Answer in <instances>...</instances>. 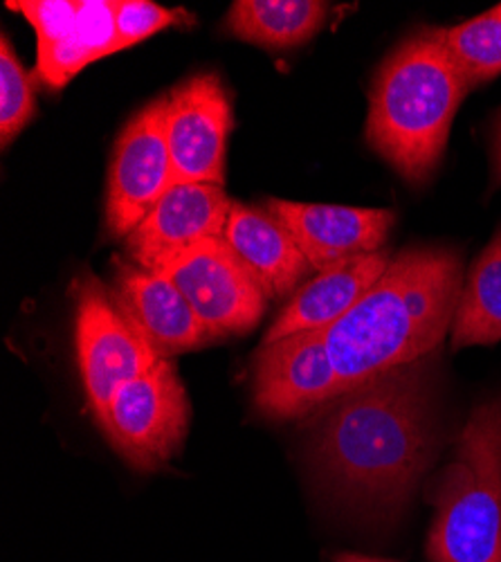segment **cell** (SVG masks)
Segmentation results:
<instances>
[{
	"label": "cell",
	"instance_id": "19",
	"mask_svg": "<svg viewBox=\"0 0 501 562\" xmlns=\"http://www.w3.org/2000/svg\"><path fill=\"white\" fill-rule=\"evenodd\" d=\"M468 92L501 75V3L452 27H434Z\"/></svg>",
	"mask_w": 501,
	"mask_h": 562
},
{
	"label": "cell",
	"instance_id": "20",
	"mask_svg": "<svg viewBox=\"0 0 501 562\" xmlns=\"http://www.w3.org/2000/svg\"><path fill=\"white\" fill-rule=\"evenodd\" d=\"M34 115V79L19 61L10 36L3 34V43H0V143L3 149L10 147Z\"/></svg>",
	"mask_w": 501,
	"mask_h": 562
},
{
	"label": "cell",
	"instance_id": "18",
	"mask_svg": "<svg viewBox=\"0 0 501 562\" xmlns=\"http://www.w3.org/2000/svg\"><path fill=\"white\" fill-rule=\"evenodd\" d=\"M501 340V227L475 259L449 329L452 349L492 347Z\"/></svg>",
	"mask_w": 501,
	"mask_h": 562
},
{
	"label": "cell",
	"instance_id": "17",
	"mask_svg": "<svg viewBox=\"0 0 501 562\" xmlns=\"http://www.w3.org/2000/svg\"><path fill=\"white\" fill-rule=\"evenodd\" d=\"M329 5L317 0H237L227 14L232 36L267 50L297 48L322 30Z\"/></svg>",
	"mask_w": 501,
	"mask_h": 562
},
{
	"label": "cell",
	"instance_id": "16",
	"mask_svg": "<svg viewBox=\"0 0 501 562\" xmlns=\"http://www.w3.org/2000/svg\"><path fill=\"white\" fill-rule=\"evenodd\" d=\"M223 239L267 300L295 295L301 281L312 272L293 234L265 207L232 201Z\"/></svg>",
	"mask_w": 501,
	"mask_h": 562
},
{
	"label": "cell",
	"instance_id": "5",
	"mask_svg": "<svg viewBox=\"0 0 501 562\" xmlns=\"http://www.w3.org/2000/svg\"><path fill=\"white\" fill-rule=\"evenodd\" d=\"M75 304L77 367L88 409L98 420L113 394L140 379L160 356L98 277L77 281Z\"/></svg>",
	"mask_w": 501,
	"mask_h": 562
},
{
	"label": "cell",
	"instance_id": "7",
	"mask_svg": "<svg viewBox=\"0 0 501 562\" xmlns=\"http://www.w3.org/2000/svg\"><path fill=\"white\" fill-rule=\"evenodd\" d=\"M169 95L149 102L122 128L106 194V227L111 237H128L173 184L167 145Z\"/></svg>",
	"mask_w": 501,
	"mask_h": 562
},
{
	"label": "cell",
	"instance_id": "12",
	"mask_svg": "<svg viewBox=\"0 0 501 562\" xmlns=\"http://www.w3.org/2000/svg\"><path fill=\"white\" fill-rule=\"evenodd\" d=\"M232 201L212 182L171 184L145 221L126 237L133 263L160 272L180 255L220 239Z\"/></svg>",
	"mask_w": 501,
	"mask_h": 562
},
{
	"label": "cell",
	"instance_id": "15",
	"mask_svg": "<svg viewBox=\"0 0 501 562\" xmlns=\"http://www.w3.org/2000/svg\"><path fill=\"white\" fill-rule=\"evenodd\" d=\"M391 250L383 248L372 255L338 261L317 270L312 279L288 300L280 317L265 331L263 345L301 331H324L346 315L383 277L391 261Z\"/></svg>",
	"mask_w": 501,
	"mask_h": 562
},
{
	"label": "cell",
	"instance_id": "13",
	"mask_svg": "<svg viewBox=\"0 0 501 562\" xmlns=\"http://www.w3.org/2000/svg\"><path fill=\"white\" fill-rule=\"evenodd\" d=\"M265 212L275 216L297 241L312 266L324 270L338 261L387 248L396 214L391 210L344 207L267 199Z\"/></svg>",
	"mask_w": 501,
	"mask_h": 562
},
{
	"label": "cell",
	"instance_id": "1",
	"mask_svg": "<svg viewBox=\"0 0 501 562\" xmlns=\"http://www.w3.org/2000/svg\"><path fill=\"white\" fill-rule=\"evenodd\" d=\"M436 448L434 381L423 358L324 405L310 459L335 502L372 522H389L412 502Z\"/></svg>",
	"mask_w": 501,
	"mask_h": 562
},
{
	"label": "cell",
	"instance_id": "9",
	"mask_svg": "<svg viewBox=\"0 0 501 562\" xmlns=\"http://www.w3.org/2000/svg\"><path fill=\"white\" fill-rule=\"evenodd\" d=\"M185 295L214 340L252 331L267 297L225 239H209L160 270Z\"/></svg>",
	"mask_w": 501,
	"mask_h": 562
},
{
	"label": "cell",
	"instance_id": "10",
	"mask_svg": "<svg viewBox=\"0 0 501 562\" xmlns=\"http://www.w3.org/2000/svg\"><path fill=\"white\" fill-rule=\"evenodd\" d=\"M340 396L324 331H301L261 345L252 364V401L261 416L297 420Z\"/></svg>",
	"mask_w": 501,
	"mask_h": 562
},
{
	"label": "cell",
	"instance_id": "3",
	"mask_svg": "<svg viewBox=\"0 0 501 562\" xmlns=\"http://www.w3.org/2000/svg\"><path fill=\"white\" fill-rule=\"evenodd\" d=\"M468 88L452 66L434 27L405 38L380 64L369 90L367 145L409 184L436 171L452 120Z\"/></svg>",
	"mask_w": 501,
	"mask_h": 562
},
{
	"label": "cell",
	"instance_id": "11",
	"mask_svg": "<svg viewBox=\"0 0 501 562\" xmlns=\"http://www.w3.org/2000/svg\"><path fill=\"white\" fill-rule=\"evenodd\" d=\"M232 131L230 95L218 75L201 72L169 92L167 145L173 184L225 187L227 135Z\"/></svg>",
	"mask_w": 501,
	"mask_h": 562
},
{
	"label": "cell",
	"instance_id": "23",
	"mask_svg": "<svg viewBox=\"0 0 501 562\" xmlns=\"http://www.w3.org/2000/svg\"><path fill=\"white\" fill-rule=\"evenodd\" d=\"M333 562H396L387 558H376V555H362V553H338Z\"/></svg>",
	"mask_w": 501,
	"mask_h": 562
},
{
	"label": "cell",
	"instance_id": "21",
	"mask_svg": "<svg viewBox=\"0 0 501 562\" xmlns=\"http://www.w3.org/2000/svg\"><path fill=\"white\" fill-rule=\"evenodd\" d=\"M180 19L192 21L185 12L167 10L162 5L149 3V0H119L115 10L117 53L130 48L135 43H143L156 32L180 25Z\"/></svg>",
	"mask_w": 501,
	"mask_h": 562
},
{
	"label": "cell",
	"instance_id": "8",
	"mask_svg": "<svg viewBox=\"0 0 501 562\" xmlns=\"http://www.w3.org/2000/svg\"><path fill=\"white\" fill-rule=\"evenodd\" d=\"M36 32L38 64L34 77L48 88H64L86 66L117 53L115 0H19L8 3Z\"/></svg>",
	"mask_w": 501,
	"mask_h": 562
},
{
	"label": "cell",
	"instance_id": "2",
	"mask_svg": "<svg viewBox=\"0 0 501 562\" xmlns=\"http://www.w3.org/2000/svg\"><path fill=\"white\" fill-rule=\"evenodd\" d=\"M464 289L462 255L405 248L346 315L324 329L340 394L432 353L449 334Z\"/></svg>",
	"mask_w": 501,
	"mask_h": 562
},
{
	"label": "cell",
	"instance_id": "6",
	"mask_svg": "<svg viewBox=\"0 0 501 562\" xmlns=\"http://www.w3.org/2000/svg\"><path fill=\"white\" fill-rule=\"evenodd\" d=\"M190 420L187 392L173 362L160 358L140 379L113 394L98 424L130 468L153 473L180 450Z\"/></svg>",
	"mask_w": 501,
	"mask_h": 562
},
{
	"label": "cell",
	"instance_id": "22",
	"mask_svg": "<svg viewBox=\"0 0 501 562\" xmlns=\"http://www.w3.org/2000/svg\"><path fill=\"white\" fill-rule=\"evenodd\" d=\"M492 176L494 182H501V113L492 131Z\"/></svg>",
	"mask_w": 501,
	"mask_h": 562
},
{
	"label": "cell",
	"instance_id": "14",
	"mask_svg": "<svg viewBox=\"0 0 501 562\" xmlns=\"http://www.w3.org/2000/svg\"><path fill=\"white\" fill-rule=\"evenodd\" d=\"M113 295L160 358L201 349L214 340L173 281L128 259L113 261Z\"/></svg>",
	"mask_w": 501,
	"mask_h": 562
},
{
	"label": "cell",
	"instance_id": "4",
	"mask_svg": "<svg viewBox=\"0 0 501 562\" xmlns=\"http://www.w3.org/2000/svg\"><path fill=\"white\" fill-rule=\"evenodd\" d=\"M428 499L430 562H501V396L472 407Z\"/></svg>",
	"mask_w": 501,
	"mask_h": 562
}]
</instances>
